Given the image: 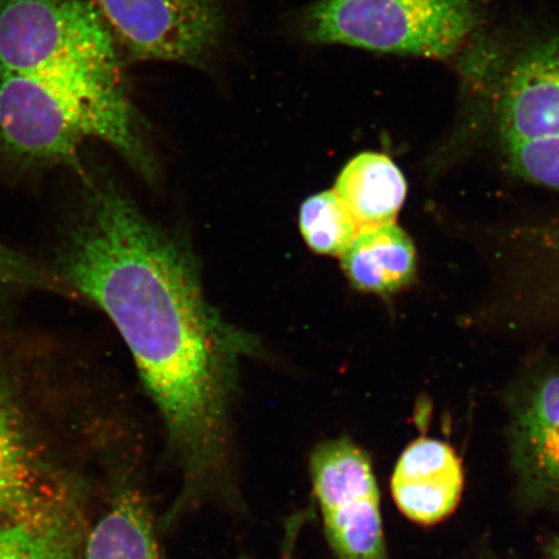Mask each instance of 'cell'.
<instances>
[{"instance_id":"30bf717a","label":"cell","mask_w":559,"mask_h":559,"mask_svg":"<svg viewBox=\"0 0 559 559\" xmlns=\"http://www.w3.org/2000/svg\"><path fill=\"white\" fill-rule=\"evenodd\" d=\"M465 471L456 451L439 439L418 438L405 447L391 477V493L404 516L435 526L457 509Z\"/></svg>"},{"instance_id":"ac0fdd59","label":"cell","mask_w":559,"mask_h":559,"mask_svg":"<svg viewBox=\"0 0 559 559\" xmlns=\"http://www.w3.org/2000/svg\"><path fill=\"white\" fill-rule=\"evenodd\" d=\"M545 557H547V559H559V535L548 544L547 550H545Z\"/></svg>"},{"instance_id":"52a82bcc","label":"cell","mask_w":559,"mask_h":559,"mask_svg":"<svg viewBox=\"0 0 559 559\" xmlns=\"http://www.w3.org/2000/svg\"><path fill=\"white\" fill-rule=\"evenodd\" d=\"M59 358L52 342L0 326V524L24 521L35 475L25 438V388Z\"/></svg>"},{"instance_id":"8fae6325","label":"cell","mask_w":559,"mask_h":559,"mask_svg":"<svg viewBox=\"0 0 559 559\" xmlns=\"http://www.w3.org/2000/svg\"><path fill=\"white\" fill-rule=\"evenodd\" d=\"M334 191L359 228L367 229L395 223L407 195V181L393 159L365 152L341 171Z\"/></svg>"},{"instance_id":"e0dca14e","label":"cell","mask_w":559,"mask_h":559,"mask_svg":"<svg viewBox=\"0 0 559 559\" xmlns=\"http://www.w3.org/2000/svg\"><path fill=\"white\" fill-rule=\"evenodd\" d=\"M304 516L297 515L289 520L286 526V535L283 547V559H296L297 539L300 528H302Z\"/></svg>"},{"instance_id":"8992f818","label":"cell","mask_w":559,"mask_h":559,"mask_svg":"<svg viewBox=\"0 0 559 559\" xmlns=\"http://www.w3.org/2000/svg\"><path fill=\"white\" fill-rule=\"evenodd\" d=\"M105 23L132 58L198 66L223 32L218 0H96Z\"/></svg>"},{"instance_id":"5b68a950","label":"cell","mask_w":559,"mask_h":559,"mask_svg":"<svg viewBox=\"0 0 559 559\" xmlns=\"http://www.w3.org/2000/svg\"><path fill=\"white\" fill-rule=\"evenodd\" d=\"M310 477L328 543L337 559H389L381 496L369 454L353 439L324 440Z\"/></svg>"},{"instance_id":"2e32d148","label":"cell","mask_w":559,"mask_h":559,"mask_svg":"<svg viewBox=\"0 0 559 559\" xmlns=\"http://www.w3.org/2000/svg\"><path fill=\"white\" fill-rule=\"evenodd\" d=\"M510 169L533 183L559 190V136L502 144Z\"/></svg>"},{"instance_id":"7c38bea8","label":"cell","mask_w":559,"mask_h":559,"mask_svg":"<svg viewBox=\"0 0 559 559\" xmlns=\"http://www.w3.org/2000/svg\"><path fill=\"white\" fill-rule=\"evenodd\" d=\"M341 258L355 288L380 295L402 289L416 272L414 243L395 223L360 229Z\"/></svg>"},{"instance_id":"4fadbf2b","label":"cell","mask_w":559,"mask_h":559,"mask_svg":"<svg viewBox=\"0 0 559 559\" xmlns=\"http://www.w3.org/2000/svg\"><path fill=\"white\" fill-rule=\"evenodd\" d=\"M86 559H160L155 519L142 488L123 484L117 489L88 535Z\"/></svg>"},{"instance_id":"3957f363","label":"cell","mask_w":559,"mask_h":559,"mask_svg":"<svg viewBox=\"0 0 559 559\" xmlns=\"http://www.w3.org/2000/svg\"><path fill=\"white\" fill-rule=\"evenodd\" d=\"M478 24L472 0H318L302 32L312 44L449 59Z\"/></svg>"},{"instance_id":"5bb4252c","label":"cell","mask_w":559,"mask_h":559,"mask_svg":"<svg viewBox=\"0 0 559 559\" xmlns=\"http://www.w3.org/2000/svg\"><path fill=\"white\" fill-rule=\"evenodd\" d=\"M305 241L319 254L342 257L359 234L358 223L335 191L307 199L299 212Z\"/></svg>"},{"instance_id":"ba28073f","label":"cell","mask_w":559,"mask_h":559,"mask_svg":"<svg viewBox=\"0 0 559 559\" xmlns=\"http://www.w3.org/2000/svg\"><path fill=\"white\" fill-rule=\"evenodd\" d=\"M508 407L509 465L519 500L559 514V370L523 384Z\"/></svg>"},{"instance_id":"277c9868","label":"cell","mask_w":559,"mask_h":559,"mask_svg":"<svg viewBox=\"0 0 559 559\" xmlns=\"http://www.w3.org/2000/svg\"><path fill=\"white\" fill-rule=\"evenodd\" d=\"M115 39L87 0H0V74H118Z\"/></svg>"},{"instance_id":"6da1fadb","label":"cell","mask_w":559,"mask_h":559,"mask_svg":"<svg viewBox=\"0 0 559 559\" xmlns=\"http://www.w3.org/2000/svg\"><path fill=\"white\" fill-rule=\"evenodd\" d=\"M64 290L108 314L166 430L180 488L164 524L236 498L230 403L253 342L210 309L186 251L111 186H94L59 257Z\"/></svg>"},{"instance_id":"9c48e42d","label":"cell","mask_w":559,"mask_h":559,"mask_svg":"<svg viewBox=\"0 0 559 559\" xmlns=\"http://www.w3.org/2000/svg\"><path fill=\"white\" fill-rule=\"evenodd\" d=\"M501 144L559 136V35L516 56L496 105Z\"/></svg>"},{"instance_id":"9a60e30c","label":"cell","mask_w":559,"mask_h":559,"mask_svg":"<svg viewBox=\"0 0 559 559\" xmlns=\"http://www.w3.org/2000/svg\"><path fill=\"white\" fill-rule=\"evenodd\" d=\"M0 559H75L74 535L60 524H0Z\"/></svg>"},{"instance_id":"7a4b0ae2","label":"cell","mask_w":559,"mask_h":559,"mask_svg":"<svg viewBox=\"0 0 559 559\" xmlns=\"http://www.w3.org/2000/svg\"><path fill=\"white\" fill-rule=\"evenodd\" d=\"M100 139L152 171L120 74H0V153L25 166L75 165L83 140Z\"/></svg>"}]
</instances>
